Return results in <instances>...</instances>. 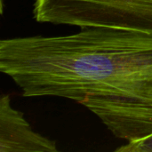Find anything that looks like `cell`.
I'll use <instances>...</instances> for the list:
<instances>
[{
  "label": "cell",
  "mask_w": 152,
  "mask_h": 152,
  "mask_svg": "<svg viewBox=\"0 0 152 152\" xmlns=\"http://www.w3.org/2000/svg\"><path fill=\"white\" fill-rule=\"evenodd\" d=\"M55 142L33 131L9 95L0 100V152H56Z\"/></svg>",
  "instance_id": "3957f363"
},
{
  "label": "cell",
  "mask_w": 152,
  "mask_h": 152,
  "mask_svg": "<svg viewBox=\"0 0 152 152\" xmlns=\"http://www.w3.org/2000/svg\"><path fill=\"white\" fill-rule=\"evenodd\" d=\"M37 22L152 34V0H35Z\"/></svg>",
  "instance_id": "7a4b0ae2"
},
{
  "label": "cell",
  "mask_w": 152,
  "mask_h": 152,
  "mask_svg": "<svg viewBox=\"0 0 152 152\" xmlns=\"http://www.w3.org/2000/svg\"><path fill=\"white\" fill-rule=\"evenodd\" d=\"M76 34L0 41V70L24 97L72 100L117 138L152 134V34L84 27Z\"/></svg>",
  "instance_id": "6da1fadb"
},
{
  "label": "cell",
  "mask_w": 152,
  "mask_h": 152,
  "mask_svg": "<svg viewBox=\"0 0 152 152\" xmlns=\"http://www.w3.org/2000/svg\"><path fill=\"white\" fill-rule=\"evenodd\" d=\"M118 152H152V134L139 140L128 142L115 150Z\"/></svg>",
  "instance_id": "277c9868"
}]
</instances>
